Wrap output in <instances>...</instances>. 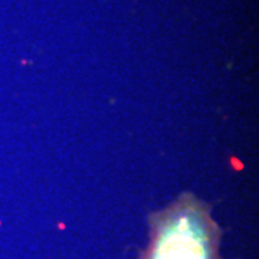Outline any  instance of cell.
Here are the masks:
<instances>
[{"label": "cell", "instance_id": "cell-1", "mask_svg": "<svg viewBox=\"0 0 259 259\" xmlns=\"http://www.w3.org/2000/svg\"><path fill=\"white\" fill-rule=\"evenodd\" d=\"M147 248L139 259H221V228L212 209L192 193H182L148 216Z\"/></svg>", "mask_w": 259, "mask_h": 259}]
</instances>
